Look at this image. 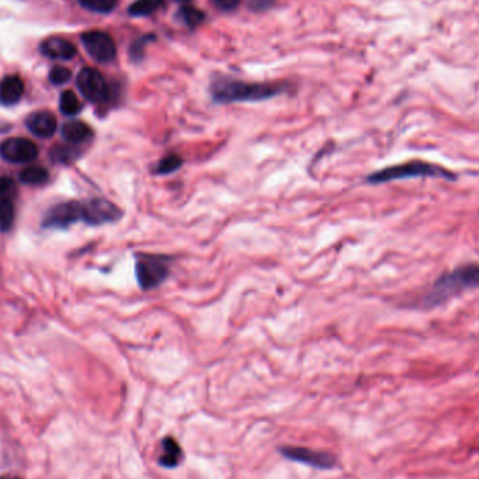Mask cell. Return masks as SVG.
<instances>
[{
	"instance_id": "1",
	"label": "cell",
	"mask_w": 479,
	"mask_h": 479,
	"mask_svg": "<svg viewBox=\"0 0 479 479\" xmlns=\"http://www.w3.org/2000/svg\"><path fill=\"white\" fill-rule=\"evenodd\" d=\"M479 286V264H467L442 275L432 286L423 304L439 306L449 299Z\"/></svg>"
},
{
	"instance_id": "2",
	"label": "cell",
	"mask_w": 479,
	"mask_h": 479,
	"mask_svg": "<svg viewBox=\"0 0 479 479\" xmlns=\"http://www.w3.org/2000/svg\"><path fill=\"white\" fill-rule=\"evenodd\" d=\"M282 93V87L272 84L246 83L231 79H217L212 84V96L217 103L262 101Z\"/></svg>"
},
{
	"instance_id": "3",
	"label": "cell",
	"mask_w": 479,
	"mask_h": 479,
	"mask_svg": "<svg viewBox=\"0 0 479 479\" xmlns=\"http://www.w3.org/2000/svg\"><path fill=\"white\" fill-rule=\"evenodd\" d=\"M417 177H433V178H447L454 180L456 175L453 171L443 168L442 166L432 164L422 160H413L408 163L390 166L383 170H379L367 177V181L370 184H384L390 181L397 180H408V178H417Z\"/></svg>"
},
{
	"instance_id": "4",
	"label": "cell",
	"mask_w": 479,
	"mask_h": 479,
	"mask_svg": "<svg viewBox=\"0 0 479 479\" xmlns=\"http://www.w3.org/2000/svg\"><path fill=\"white\" fill-rule=\"evenodd\" d=\"M171 260L164 255L139 254L137 257L135 272L142 290H151L158 287L170 275Z\"/></svg>"
},
{
	"instance_id": "5",
	"label": "cell",
	"mask_w": 479,
	"mask_h": 479,
	"mask_svg": "<svg viewBox=\"0 0 479 479\" xmlns=\"http://www.w3.org/2000/svg\"><path fill=\"white\" fill-rule=\"evenodd\" d=\"M83 221L90 226H101L121 219L122 212L118 206L103 198H94L81 204Z\"/></svg>"
},
{
	"instance_id": "6",
	"label": "cell",
	"mask_w": 479,
	"mask_h": 479,
	"mask_svg": "<svg viewBox=\"0 0 479 479\" xmlns=\"http://www.w3.org/2000/svg\"><path fill=\"white\" fill-rule=\"evenodd\" d=\"M80 93L91 103H103L108 98V86L103 74L96 69H83L77 76Z\"/></svg>"
},
{
	"instance_id": "7",
	"label": "cell",
	"mask_w": 479,
	"mask_h": 479,
	"mask_svg": "<svg viewBox=\"0 0 479 479\" xmlns=\"http://www.w3.org/2000/svg\"><path fill=\"white\" fill-rule=\"evenodd\" d=\"M83 45L88 55L97 62H111L117 55V48L112 38L101 31H90L81 35Z\"/></svg>"
},
{
	"instance_id": "8",
	"label": "cell",
	"mask_w": 479,
	"mask_h": 479,
	"mask_svg": "<svg viewBox=\"0 0 479 479\" xmlns=\"http://www.w3.org/2000/svg\"><path fill=\"white\" fill-rule=\"evenodd\" d=\"M280 454L283 457H286L287 460L292 461H297L301 464H307L310 467L314 468H321V470H330L335 466V457L328 454V453H323V451H314L310 449H304V447H293V446H286V447H280L279 449Z\"/></svg>"
},
{
	"instance_id": "9",
	"label": "cell",
	"mask_w": 479,
	"mask_h": 479,
	"mask_svg": "<svg viewBox=\"0 0 479 479\" xmlns=\"http://www.w3.org/2000/svg\"><path fill=\"white\" fill-rule=\"evenodd\" d=\"M0 156L10 163H28L37 158L38 147L23 137H10L0 143Z\"/></svg>"
},
{
	"instance_id": "10",
	"label": "cell",
	"mask_w": 479,
	"mask_h": 479,
	"mask_svg": "<svg viewBox=\"0 0 479 479\" xmlns=\"http://www.w3.org/2000/svg\"><path fill=\"white\" fill-rule=\"evenodd\" d=\"M79 220H83L81 204L64 202L47 212L42 224L48 229H67Z\"/></svg>"
},
{
	"instance_id": "11",
	"label": "cell",
	"mask_w": 479,
	"mask_h": 479,
	"mask_svg": "<svg viewBox=\"0 0 479 479\" xmlns=\"http://www.w3.org/2000/svg\"><path fill=\"white\" fill-rule=\"evenodd\" d=\"M28 129L40 137H51L57 132V118L48 111H38L27 118Z\"/></svg>"
},
{
	"instance_id": "12",
	"label": "cell",
	"mask_w": 479,
	"mask_h": 479,
	"mask_svg": "<svg viewBox=\"0 0 479 479\" xmlns=\"http://www.w3.org/2000/svg\"><path fill=\"white\" fill-rule=\"evenodd\" d=\"M41 52L50 58L67 61L76 55V48L67 40L52 37L41 44Z\"/></svg>"
},
{
	"instance_id": "13",
	"label": "cell",
	"mask_w": 479,
	"mask_h": 479,
	"mask_svg": "<svg viewBox=\"0 0 479 479\" xmlns=\"http://www.w3.org/2000/svg\"><path fill=\"white\" fill-rule=\"evenodd\" d=\"M24 93V84L17 76H6L0 81V103L3 105H14Z\"/></svg>"
},
{
	"instance_id": "14",
	"label": "cell",
	"mask_w": 479,
	"mask_h": 479,
	"mask_svg": "<svg viewBox=\"0 0 479 479\" xmlns=\"http://www.w3.org/2000/svg\"><path fill=\"white\" fill-rule=\"evenodd\" d=\"M163 454L160 456V464L166 468H175L183 461V450L174 437H166L161 443Z\"/></svg>"
},
{
	"instance_id": "15",
	"label": "cell",
	"mask_w": 479,
	"mask_h": 479,
	"mask_svg": "<svg viewBox=\"0 0 479 479\" xmlns=\"http://www.w3.org/2000/svg\"><path fill=\"white\" fill-rule=\"evenodd\" d=\"M62 137L69 143L79 144L93 137V131L81 121H70L62 127Z\"/></svg>"
},
{
	"instance_id": "16",
	"label": "cell",
	"mask_w": 479,
	"mask_h": 479,
	"mask_svg": "<svg viewBox=\"0 0 479 479\" xmlns=\"http://www.w3.org/2000/svg\"><path fill=\"white\" fill-rule=\"evenodd\" d=\"M48 171L38 166L27 167L20 174V181L25 185H42L48 181Z\"/></svg>"
},
{
	"instance_id": "17",
	"label": "cell",
	"mask_w": 479,
	"mask_h": 479,
	"mask_svg": "<svg viewBox=\"0 0 479 479\" xmlns=\"http://www.w3.org/2000/svg\"><path fill=\"white\" fill-rule=\"evenodd\" d=\"M184 164V160L181 158V156L175 154V153H171V154H167L166 157H163L157 166H156V173L157 174H171L174 171H177L178 168H181Z\"/></svg>"
},
{
	"instance_id": "18",
	"label": "cell",
	"mask_w": 479,
	"mask_h": 479,
	"mask_svg": "<svg viewBox=\"0 0 479 479\" xmlns=\"http://www.w3.org/2000/svg\"><path fill=\"white\" fill-rule=\"evenodd\" d=\"M59 108L62 111V114L68 115V117H73L76 114L80 112L81 110V104L77 98V96L73 91H64L61 96V101H59Z\"/></svg>"
},
{
	"instance_id": "19",
	"label": "cell",
	"mask_w": 479,
	"mask_h": 479,
	"mask_svg": "<svg viewBox=\"0 0 479 479\" xmlns=\"http://www.w3.org/2000/svg\"><path fill=\"white\" fill-rule=\"evenodd\" d=\"M164 4V0H137L129 7L132 16H149Z\"/></svg>"
},
{
	"instance_id": "20",
	"label": "cell",
	"mask_w": 479,
	"mask_h": 479,
	"mask_svg": "<svg viewBox=\"0 0 479 479\" xmlns=\"http://www.w3.org/2000/svg\"><path fill=\"white\" fill-rule=\"evenodd\" d=\"M14 221V205L11 200H0V231H7Z\"/></svg>"
},
{
	"instance_id": "21",
	"label": "cell",
	"mask_w": 479,
	"mask_h": 479,
	"mask_svg": "<svg viewBox=\"0 0 479 479\" xmlns=\"http://www.w3.org/2000/svg\"><path fill=\"white\" fill-rule=\"evenodd\" d=\"M180 16H181V18H183V21H184L187 25H190V27H197V25H200V24L204 21V18H205V16H204V13H202L201 10L194 8V7H190V6L181 7Z\"/></svg>"
},
{
	"instance_id": "22",
	"label": "cell",
	"mask_w": 479,
	"mask_h": 479,
	"mask_svg": "<svg viewBox=\"0 0 479 479\" xmlns=\"http://www.w3.org/2000/svg\"><path fill=\"white\" fill-rule=\"evenodd\" d=\"M84 8L97 13H110L115 6L117 0H77Z\"/></svg>"
},
{
	"instance_id": "23",
	"label": "cell",
	"mask_w": 479,
	"mask_h": 479,
	"mask_svg": "<svg viewBox=\"0 0 479 479\" xmlns=\"http://www.w3.org/2000/svg\"><path fill=\"white\" fill-rule=\"evenodd\" d=\"M17 195V188L13 180L3 177L0 178V200H14Z\"/></svg>"
},
{
	"instance_id": "24",
	"label": "cell",
	"mask_w": 479,
	"mask_h": 479,
	"mask_svg": "<svg viewBox=\"0 0 479 479\" xmlns=\"http://www.w3.org/2000/svg\"><path fill=\"white\" fill-rule=\"evenodd\" d=\"M70 77H71V71L62 67H57L50 71V80L54 84H64L70 80Z\"/></svg>"
},
{
	"instance_id": "25",
	"label": "cell",
	"mask_w": 479,
	"mask_h": 479,
	"mask_svg": "<svg viewBox=\"0 0 479 479\" xmlns=\"http://www.w3.org/2000/svg\"><path fill=\"white\" fill-rule=\"evenodd\" d=\"M54 157L62 163H67V161H71L77 157V151L76 149L73 147H62V146H58L57 149H54Z\"/></svg>"
},
{
	"instance_id": "26",
	"label": "cell",
	"mask_w": 479,
	"mask_h": 479,
	"mask_svg": "<svg viewBox=\"0 0 479 479\" xmlns=\"http://www.w3.org/2000/svg\"><path fill=\"white\" fill-rule=\"evenodd\" d=\"M238 1H240V0H214V3H216L219 7L224 8V10L234 8V7L238 4Z\"/></svg>"
},
{
	"instance_id": "27",
	"label": "cell",
	"mask_w": 479,
	"mask_h": 479,
	"mask_svg": "<svg viewBox=\"0 0 479 479\" xmlns=\"http://www.w3.org/2000/svg\"><path fill=\"white\" fill-rule=\"evenodd\" d=\"M177 1H188V0H177Z\"/></svg>"
}]
</instances>
